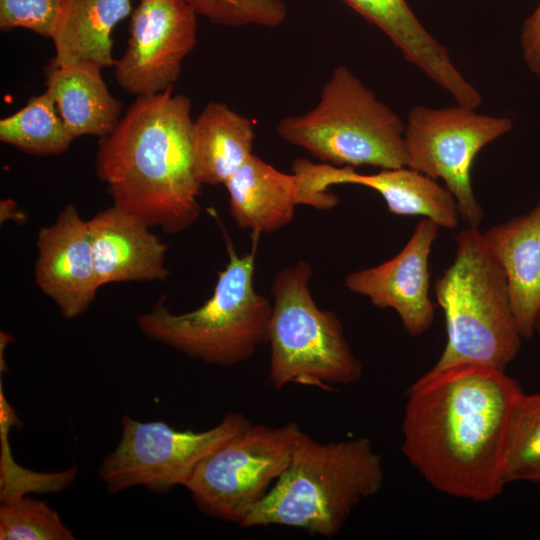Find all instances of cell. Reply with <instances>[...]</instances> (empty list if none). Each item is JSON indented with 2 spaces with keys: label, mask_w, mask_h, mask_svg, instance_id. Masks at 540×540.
<instances>
[{
  "label": "cell",
  "mask_w": 540,
  "mask_h": 540,
  "mask_svg": "<svg viewBox=\"0 0 540 540\" xmlns=\"http://www.w3.org/2000/svg\"><path fill=\"white\" fill-rule=\"evenodd\" d=\"M522 394L514 378L492 366L431 368L407 390L401 450L437 491L491 501L506 485L510 423Z\"/></svg>",
  "instance_id": "1"
},
{
  "label": "cell",
  "mask_w": 540,
  "mask_h": 540,
  "mask_svg": "<svg viewBox=\"0 0 540 540\" xmlns=\"http://www.w3.org/2000/svg\"><path fill=\"white\" fill-rule=\"evenodd\" d=\"M191 107V99L173 94V87L137 96L96 153L97 176L113 205L169 234L184 231L200 215Z\"/></svg>",
  "instance_id": "2"
},
{
  "label": "cell",
  "mask_w": 540,
  "mask_h": 540,
  "mask_svg": "<svg viewBox=\"0 0 540 540\" xmlns=\"http://www.w3.org/2000/svg\"><path fill=\"white\" fill-rule=\"evenodd\" d=\"M383 482L382 459L369 438L321 443L302 432L288 466L240 527L287 526L331 538Z\"/></svg>",
  "instance_id": "3"
},
{
  "label": "cell",
  "mask_w": 540,
  "mask_h": 540,
  "mask_svg": "<svg viewBox=\"0 0 540 540\" xmlns=\"http://www.w3.org/2000/svg\"><path fill=\"white\" fill-rule=\"evenodd\" d=\"M434 292L445 315L447 341L432 368L478 363L505 370L523 338L503 268L478 228L457 234L454 260L435 280Z\"/></svg>",
  "instance_id": "4"
},
{
  "label": "cell",
  "mask_w": 540,
  "mask_h": 540,
  "mask_svg": "<svg viewBox=\"0 0 540 540\" xmlns=\"http://www.w3.org/2000/svg\"><path fill=\"white\" fill-rule=\"evenodd\" d=\"M229 260L218 273L212 296L199 308L172 313L162 303L137 317L147 337L205 363L232 366L268 342L272 305L254 287L255 249Z\"/></svg>",
  "instance_id": "5"
},
{
  "label": "cell",
  "mask_w": 540,
  "mask_h": 540,
  "mask_svg": "<svg viewBox=\"0 0 540 540\" xmlns=\"http://www.w3.org/2000/svg\"><path fill=\"white\" fill-rule=\"evenodd\" d=\"M277 134L323 162L343 167L406 164L405 124L346 66H337L310 111L282 118Z\"/></svg>",
  "instance_id": "6"
},
{
  "label": "cell",
  "mask_w": 540,
  "mask_h": 540,
  "mask_svg": "<svg viewBox=\"0 0 540 540\" xmlns=\"http://www.w3.org/2000/svg\"><path fill=\"white\" fill-rule=\"evenodd\" d=\"M311 277L310 264L299 261L280 270L273 280L267 383L274 390L289 383L332 390L357 382L363 374L340 319L315 303Z\"/></svg>",
  "instance_id": "7"
},
{
  "label": "cell",
  "mask_w": 540,
  "mask_h": 540,
  "mask_svg": "<svg viewBox=\"0 0 540 540\" xmlns=\"http://www.w3.org/2000/svg\"><path fill=\"white\" fill-rule=\"evenodd\" d=\"M302 432L295 422H249L207 455L184 487L201 512L240 526L288 466Z\"/></svg>",
  "instance_id": "8"
},
{
  "label": "cell",
  "mask_w": 540,
  "mask_h": 540,
  "mask_svg": "<svg viewBox=\"0 0 540 540\" xmlns=\"http://www.w3.org/2000/svg\"><path fill=\"white\" fill-rule=\"evenodd\" d=\"M249 422L242 413L229 412L214 427L195 432L124 415L120 441L101 463L99 478L111 493L136 486L163 493L185 486L199 463Z\"/></svg>",
  "instance_id": "9"
},
{
  "label": "cell",
  "mask_w": 540,
  "mask_h": 540,
  "mask_svg": "<svg viewBox=\"0 0 540 540\" xmlns=\"http://www.w3.org/2000/svg\"><path fill=\"white\" fill-rule=\"evenodd\" d=\"M512 127L508 117L480 114L458 103L443 108L416 105L405 124V166L442 179L456 199L460 217L478 228L484 212L471 184L473 161Z\"/></svg>",
  "instance_id": "10"
},
{
  "label": "cell",
  "mask_w": 540,
  "mask_h": 540,
  "mask_svg": "<svg viewBox=\"0 0 540 540\" xmlns=\"http://www.w3.org/2000/svg\"><path fill=\"white\" fill-rule=\"evenodd\" d=\"M197 41V14L183 0H140L131 13L130 37L114 76L129 94L172 88Z\"/></svg>",
  "instance_id": "11"
},
{
  "label": "cell",
  "mask_w": 540,
  "mask_h": 540,
  "mask_svg": "<svg viewBox=\"0 0 540 540\" xmlns=\"http://www.w3.org/2000/svg\"><path fill=\"white\" fill-rule=\"evenodd\" d=\"M438 230L437 224L424 218L395 257L351 272L344 279L349 291L368 297L376 307L393 309L413 337L429 330L434 320L428 260Z\"/></svg>",
  "instance_id": "12"
},
{
  "label": "cell",
  "mask_w": 540,
  "mask_h": 540,
  "mask_svg": "<svg viewBox=\"0 0 540 540\" xmlns=\"http://www.w3.org/2000/svg\"><path fill=\"white\" fill-rule=\"evenodd\" d=\"M35 282L66 319L82 315L101 287L94 266L88 221L66 205L37 235Z\"/></svg>",
  "instance_id": "13"
},
{
  "label": "cell",
  "mask_w": 540,
  "mask_h": 540,
  "mask_svg": "<svg viewBox=\"0 0 540 540\" xmlns=\"http://www.w3.org/2000/svg\"><path fill=\"white\" fill-rule=\"evenodd\" d=\"M100 286L165 280L167 245L137 216L113 205L88 220Z\"/></svg>",
  "instance_id": "14"
},
{
  "label": "cell",
  "mask_w": 540,
  "mask_h": 540,
  "mask_svg": "<svg viewBox=\"0 0 540 540\" xmlns=\"http://www.w3.org/2000/svg\"><path fill=\"white\" fill-rule=\"evenodd\" d=\"M358 14L379 28L404 58L448 92L456 103L476 109L479 91L453 64L447 49L416 17L406 0H344Z\"/></svg>",
  "instance_id": "15"
},
{
  "label": "cell",
  "mask_w": 540,
  "mask_h": 540,
  "mask_svg": "<svg viewBox=\"0 0 540 540\" xmlns=\"http://www.w3.org/2000/svg\"><path fill=\"white\" fill-rule=\"evenodd\" d=\"M483 233L505 273L520 335L529 339L540 324V201Z\"/></svg>",
  "instance_id": "16"
},
{
  "label": "cell",
  "mask_w": 540,
  "mask_h": 540,
  "mask_svg": "<svg viewBox=\"0 0 540 540\" xmlns=\"http://www.w3.org/2000/svg\"><path fill=\"white\" fill-rule=\"evenodd\" d=\"M235 223L255 235L286 226L306 200L296 174H286L252 155L224 184Z\"/></svg>",
  "instance_id": "17"
},
{
  "label": "cell",
  "mask_w": 540,
  "mask_h": 540,
  "mask_svg": "<svg viewBox=\"0 0 540 540\" xmlns=\"http://www.w3.org/2000/svg\"><path fill=\"white\" fill-rule=\"evenodd\" d=\"M323 180L329 187L357 184L371 188L382 196L388 210L395 215L424 216L448 229L459 224L460 213L453 194L435 179L406 166L365 175L350 166L326 164Z\"/></svg>",
  "instance_id": "18"
},
{
  "label": "cell",
  "mask_w": 540,
  "mask_h": 540,
  "mask_svg": "<svg viewBox=\"0 0 540 540\" xmlns=\"http://www.w3.org/2000/svg\"><path fill=\"white\" fill-rule=\"evenodd\" d=\"M92 62H77L45 68L46 91L73 138L109 135L121 120V103L109 91L101 73Z\"/></svg>",
  "instance_id": "19"
},
{
  "label": "cell",
  "mask_w": 540,
  "mask_h": 540,
  "mask_svg": "<svg viewBox=\"0 0 540 540\" xmlns=\"http://www.w3.org/2000/svg\"><path fill=\"white\" fill-rule=\"evenodd\" d=\"M131 0H62L51 33L56 66L92 62L112 67V33L119 22L131 15Z\"/></svg>",
  "instance_id": "20"
},
{
  "label": "cell",
  "mask_w": 540,
  "mask_h": 540,
  "mask_svg": "<svg viewBox=\"0 0 540 540\" xmlns=\"http://www.w3.org/2000/svg\"><path fill=\"white\" fill-rule=\"evenodd\" d=\"M254 126L223 102H209L192 125V156L201 184L219 185L253 155Z\"/></svg>",
  "instance_id": "21"
},
{
  "label": "cell",
  "mask_w": 540,
  "mask_h": 540,
  "mask_svg": "<svg viewBox=\"0 0 540 540\" xmlns=\"http://www.w3.org/2000/svg\"><path fill=\"white\" fill-rule=\"evenodd\" d=\"M51 95L33 96L17 112L0 120V140L38 156L66 152L72 141Z\"/></svg>",
  "instance_id": "22"
},
{
  "label": "cell",
  "mask_w": 540,
  "mask_h": 540,
  "mask_svg": "<svg viewBox=\"0 0 540 540\" xmlns=\"http://www.w3.org/2000/svg\"><path fill=\"white\" fill-rule=\"evenodd\" d=\"M540 473V392L523 394L511 419L504 480L532 482Z\"/></svg>",
  "instance_id": "23"
},
{
  "label": "cell",
  "mask_w": 540,
  "mask_h": 540,
  "mask_svg": "<svg viewBox=\"0 0 540 540\" xmlns=\"http://www.w3.org/2000/svg\"><path fill=\"white\" fill-rule=\"evenodd\" d=\"M1 540H72L71 530L44 501L19 496L2 501Z\"/></svg>",
  "instance_id": "24"
},
{
  "label": "cell",
  "mask_w": 540,
  "mask_h": 540,
  "mask_svg": "<svg viewBox=\"0 0 540 540\" xmlns=\"http://www.w3.org/2000/svg\"><path fill=\"white\" fill-rule=\"evenodd\" d=\"M197 15L229 26L255 25L267 28L280 26L287 17L282 0H183Z\"/></svg>",
  "instance_id": "25"
},
{
  "label": "cell",
  "mask_w": 540,
  "mask_h": 540,
  "mask_svg": "<svg viewBox=\"0 0 540 540\" xmlns=\"http://www.w3.org/2000/svg\"><path fill=\"white\" fill-rule=\"evenodd\" d=\"M62 0H0V29L31 30L42 37L53 31Z\"/></svg>",
  "instance_id": "26"
},
{
  "label": "cell",
  "mask_w": 540,
  "mask_h": 540,
  "mask_svg": "<svg viewBox=\"0 0 540 540\" xmlns=\"http://www.w3.org/2000/svg\"><path fill=\"white\" fill-rule=\"evenodd\" d=\"M520 42L525 63L540 77V4L525 21Z\"/></svg>",
  "instance_id": "27"
},
{
  "label": "cell",
  "mask_w": 540,
  "mask_h": 540,
  "mask_svg": "<svg viewBox=\"0 0 540 540\" xmlns=\"http://www.w3.org/2000/svg\"><path fill=\"white\" fill-rule=\"evenodd\" d=\"M23 215L17 210L15 203L11 199H5L1 202V221L13 219L21 221Z\"/></svg>",
  "instance_id": "28"
},
{
  "label": "cell",
  "mask_w": 540,
  "mask_h": 540,
  "mask_svg": "<svg viewBox=\"0 0 540 540\" xmlns=\"http://www.w3.org/2000/svg\"><path fill=\"white\" fill-rule=\"evenodd\" d=\"M532 482L540 485V473L535 477V479Z\"/></svg>",
  "instance_id": "29"
},
{
  "label": "cell",
  "mask_w": 540,
  "mask_h": 540,
  "mask_svg": "<svg viewBox=\"0 0 540 540\" xmlns=\"http://www.w3.org/2000/svg\"><path fill=\"white\" fill-rule=\"evenodd\" d=\"M537 331L540 333V324H539V326H538V330H537Z\"/></svg>",
  "instance_id": "30"
},
{
  "label": "cell",
  "mask_w": 540,
  "mask_h": 540,
  "mask_svg": "<svg viewBox=\"0 0 540 540\" xmlns=\"http://www.w3.org/2000/svg\"><path fill=\"white\" fill-rule=\"evenodd\" d=\"M538 538L540 539V533H539V537H538Z\"/></svg>",
  "instance_id": "31"
}]
</instances>
